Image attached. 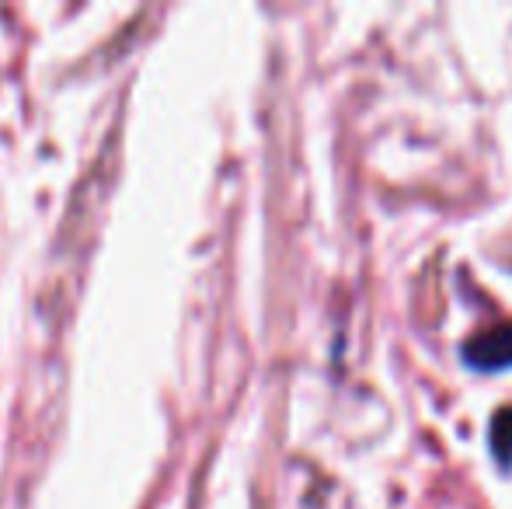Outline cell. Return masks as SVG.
<instances>
[{
  "mask_svg": "<svg viewBox=\"0 0 512 509\" xmlns=\"http://www.w3.org/2000/svg\"><path fill=\"white\" fill-rule=\"evenodd\" d=\"M464 363L474 370H485V374L512 367V321H499V325L485 328V332H478L474 339H467Z\"/></svg>",
  "mask_w": 512,
  "mask_h": 509,
  "instance_id": "cell-1",
  "label": "cell"
},
{
  "mask_svg": "<svg viewBox=\"0 0 512 509\" xmlns=\"http://www.w3.org/2000/svg\"><path fill=\"white\" fill-rule=\"evenodd\" d=\"M488 443L502 468H512V408H499L488 426Z\"/></svg>",
  "mask_w": 512,
  "mask_h": 509,
  "instance_id": "cell-2",
  "label": "cell"
}]
</instances>
